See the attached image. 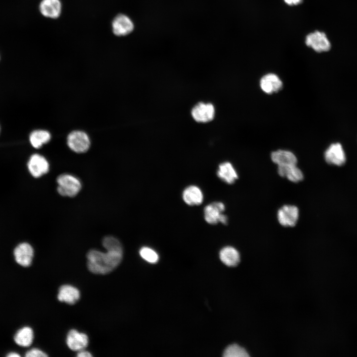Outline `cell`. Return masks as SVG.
<instances>
[{
    "label": "cell",
    "instance_id": "11",
    "mask_svg": "<svg viewBox=\"0 0 357 357\" xmlns=\"http://www.w3.org/2000/svg\"><path fill=\"white\" fill-rule=\"evenodd\" d=\"M113 33L117 36H126L134 29V24L131 19L126 15L119 14L112 22Z\"/></svg>",
    "mask_w": 357,
    "mask_h": 357
},
{
    "label": "cell",
    "instance_id": "27",
    "mask_svg": "<svg viewBox=\"0 0 357 357\" xmlns=\"http://www.w3.org/2000/svg\"><path fill=\"white\" fill-rule=\"evenodd\" d=\"M77 356L78 357H91L92 355L88 351L83 350L78 351Z\"/></svg>",
    "mask_w": 357,
    "mask_h": 357
},
{
    "label": "cell",
    "instance_id": "1",
    "mask_svg": "<svg viewBox=\"0 0 357 357\" xmlns=\"http://www.w3.org/2000/svg\"><path fill=\"white\" fill-rule=\"evenodd\" d=\"M122 255L123 249L107 250L106 252L92 249L87 254L88 268L94 274H108L119 264Z\"/></svg>",
    "mask_w": 357,
    "mask_h": 357
},
{
    "label": "cell",
    "instance_id": "2",
    "mask_svg": "<svg viewBox=\"0 0 357 357\" xmlns=\"http://www.w3.org/2000/svg\"><path fill=\"white\" fill-rule=\"evenodd\" d=\"M57 191L63 196L74 197L80 191L82 184L80 179L74 175L62 174L57 178Z\"/></svg>",
    "mask_w": 357,
    "mask_h": 357
},
{
    "label": "cell",
    "instance_id": "3",
    "mask_svg": "<svg viewBox=\"0 0 357 357\" xmlns=\"http://www.w3.org/2000/svg\"><path fill=\"white\" fill-rule=\"evenodd\" d=\"M225 205L222 202H214L205 206L204 209V216L206 222L211 225L221 223L227 225L228 218L223 213Z\"/></svg>",
    "mask_w": 357,
    "mask_h": 357
},
{
    "label": "cell",
    "instance_id": "18",
    "mask_svg": "<svg viewBox=\"0 0 357 357\" xmlns=\"http://www.w3.org/2000/svg\"><path fill=\"white\" fill-rule=\"evenodd\" d=\"M80 298V292L75 287L69 285L61 286L59 290L58 299L69 304H74Z\"/></svg>",
    "mask_w": 357,
    "mask_h": 357
},
{
    "label": "cell",
    "instance_id": "26",
    "mask_svg": "<svg viewBox=\"0 0 357 357\" xmlns=\"http://www.w3.org/2000/svg\"><path fill=\"white\" fill-rule=\"evenodd\" d=\"M48 355L38 349H32L26 352L25 357H46Z\"/></svg>",
    "mask_w": 357,
    "mask_h": 357
},
{
    "label": "cell",
    "instance_id": "21",
    "mask_svg": "<svg viewBox=\"0 0 357 357\" xmlns=\"http://www.w3.org/2000/svg\"><path fill=\"white\" fill-rule=\"evenodd\" d=\"M33 337L32 329L29 327H24L16 332L14 340L19 346L26 347L31 345Z\"/></svg>",
    "mask_w": 357,
    "mask_h": 357
},
{
    "label": "cell",
    "instance_id": "14",
    "mask_svg": "<svg viewBox=\"0 0 357 357\" xmlns=\"http://www.w3.org/2000/svg\"><path fill=\"white\" fill-rule=\"evenodd\" d=\"M271 159L278 166L295 165L298 163L297 158L294 153L287 150L279 149L272 152Z\"/></svg>",
    "mask_w": 357,
    "mask_h": 357
},
{
    "label": "cell",
    "instance_id": "25",
    "mask_svg": "<svg viewBox=\"0 0 357 357\" xmlns=\"http://www.w3.org/2000/svg\"><path fill=\"white\" fill-rule=\"evenodd\" d=\"M103 247L107 250L122 249L121 243L118 239L113 236H107L102 241Z\"/></svg>",
    "mask_w": 357,
    "mask_h": 357
},
{
    "label": "cell",
    "instance_id": "23",
    "mask_svg": "<svg viewBox=\"0 0 357 357\" xmlns=\"http://www.w3.org/2000/svg\"><path fill=\"white\" fill-rule=\"evenodd\" d=\"M225 357H247L246 351L237 344H232L226 348L223 353Z\"/></svg>",
    "mask_w": 357,
    "mask_h": 357
},
{
    "label": "cell",
    "instance_id": "19",
    "mask_svg": "<svg viewBox=\"0 0 357 357\" xmlns=\"http://www.w3.org/2000/svg\"><path fill=\"white\" fill-rule=\"evenodd\" d=\"M278 173L282 177L286 178L293 182H298L304 178L302 171L297 165L278 166Z\"/></svg>",
    "mask_w": 357,
    "mask_h": 357
},
{
    "label": "cell",
    "instance_id": "12",
    "mask_svg": "<svg viewBox=\"0 0 357 357\" xmlns=\"http://www.w3.org/2000/svg\"><path fill=\"white\" fill-rule=\"evenodd\" d=\"M34 250L28 243L23 242L17 245L14 250V255L16 262L23 267H28L32 263Z\"/></svg>",
    "mask_w": 357,
    "mask_h": 357
},
{
    "label": "cell",
    "instance_id": "5",
    "mask_svg": "<svg viewBox=\"0 0 357 357\" xmlns=\"http://www.w3.org/2000/svg\"><path fill=\"white\" fill-rule=\"evenodd\" d=\"M299 217L298 208L293 205H285L277 212V219L281 225L285 227H293L298 222Z\"/></svg>",
    "mask_w": 357,
    "mask_h": 357
},
{
    "label": "cell",
    "instance_id": "16",
    "mask_svg": "<svg viewBox=\"0 0 357 357\" xmlns=\"http://www.w3.org/2000/svg\"><path fill=\"white\" fill-rule=\"evenodd\" d=\"M61 4L60 0H43L40 4L41 13L45 17L57 18L60 14Z\"/></svg>",
    "mask_w": 357,
    "mask_h": 357
},
{
    "label": "cell",
    "instance_id": "20",
    "mask_svg": "<svg viewBox=\"0 0 357 357\" xmlns=\"http://www.w3.org/2000/svg\"><path fill=\"white\" fill-rule=\"evenodd\" d=\"M219 257L224 264L230 267L237 266L240 261L238 251L231 246L222 248L219 252Z\"/></svg>",
    "mask_w": 357,
    "mask_h": 357
},
{
    "label": "cell",
    "instance_id": "17",
    "mask_svg": "<svg viewBox=\"0 0 357 357\" xmlns=\"http://www.w3.org/2000/svg\"><path fill=\"white\" fill-rule=\"evenodd\" d=\"M182 199L189 206L199 205L203 202V194L199 187L190 185L183 190Z\"/></svg>",
    "mask_w": 357,
    "mask_h": 357
},
{
    "label": "cell",
    "instance_id": "22",
    "mask_svg": "<svg viewBox=\"0 0 357 357\" xmlns=\"http://www.w3.org/2000/svg\"><path fill=\"white\" fill-rule=\"evenodd\" d=\"M51 137V134L48 131L36 130L30 134L29 140L33 147L39 148L43 144L48 143Z\"/></svg>",
    "mask_w": 357,
    "mask_h": 357
},
{
    "label": "cell",
    "instance_id": "13",
    "mask_svg": "<svg viewBox=\"0 0 357 357\" xmlns=\"http://www.w3.org/2000/svg\"><path fill=\"white\" fill-rule=\"evenodd\" d=\"M66 344L70 350L79 351L84 350L87 346L88 338L85 334L72 329L67 334Z\"/></svg>",
    "mask_w": 357,
    "mask_h": 357
},
{
    "label": "cell",
    "instance_id": "15",
    "mask_svg": "<svg viewBox=\"0 0 357 357\" xmlns=\"http://www.w3.org/2000/svg\"><path fill=\"white\" fill-rule=\"evenodd\" d=\"M217 175L223 181L229 184L234 183L238 178L236 170L229 162L222 163L219 165Z\"/></svg>",
    "mask_w": 357,
    "mask_h": 357
},
{
    "label": "cell",
    "instance_id": "29",
    "mask_svg": "<svg viewBox=\"0 0 357 357\" xmlns=\"http://www.w3.org/2000/svg\"><path fill=\"white\" fill-rule=\"evenodd\" d=\"M6 357H20V355L14 352H11L9 353L7 355Z\"/></svg>",
    "mask_w": 357,
    "mask_h": 357
},
{
    "label": "cell",
    "instance_id": "8",
    "mask_svg": "<svg viewBox=\"0 0 357 357\" xmlns=\"http://www.w3.org/2000/svg\"><path fill=\"white\" fill-rule=\"evenodd\" d=\"M324 158L327 163L338 166L344 165L346 160L345 152L339 143L331 144L325 152Z\"/></svg>",
    "mask_w": 357,
    "mask_h": 357
},
{
    "label": "cell",
    "instance_id": "9",
    "mask_svg": "<svg viewBox=\"0 0 357 357\" xmlns=\"http://www.w3.org/2000/svg\"><path fill=\"white\" fill-rule=\"evenodd\" d=\"M259 86L262 91L265 93L272 94L282 89L283 82L277 74L269 73L263 75L261 78Z\"/></svg>",
    "mask_w": 357,
    "mask_h": 357
},
{
    "label": "cell",
    "instance_id": "7",
    "mask_svg": "<svg viewBox=\"0 0 357 357\" xmlns=\"http://www.w3.org/2000/svg\"><path fill=\"white\" fill-rule=\"evenodd\" d=\"M305 43L307 46L318 53L328 51L331 48L325 34L318 31L308 34L306 37Z\"/></svg>",
    "mask_w": 357,
    "mask_h": 357
},
{
    "label": "cell",
    "instance_id": "4",
    "mask_svg": "<svg viewBox=\"0 0 357 357\" xmlns=\"http://www.w3.org/2000/svg\"><path fill=\"white\" fill-rule=\"evenodd\" d=\"M67 145L73 151L82 153L86 152L90 146V141L87 134L81 131H73L67 137Z\"/></svg>",
    "mask_w": 357,
    "mask_h": 357
},
{
    "label": "cell",
    "instance_id": "6",
    "mask_svg": "<svg viewBox=\"0 0 357 357\" xmlns=\"http://www.w3.org/2000/svg\"><path fill=\"white\" fill-rule=\"evenodd\" d=\"M49 167L48 161L40 154H33L28 162L29 171L31 175L36 178L47 174L49 170Z\"/></svg>",
    "mask_w": 357,
    "mask_h": 357
},
{
    "label": "cell",
    "instance_id": "28",
    "mask_svg": "<svg viewBox=\"0 0 357 357\" xmlns=\"http://www.w3.org/2000/svg\"><path fill=\"white\" fill-rule=\"evenodd\" d=\"M284 1L290 5H297L302 2V0H284Z\"/></svg>",
    "mask_w": 357,
    "mask_h": 357
},
{
    "label": "cell",
    "instance_id": "10",
    "mask_svg": "<svg viewBox=\"0 0 357 357\" xmlns=\"http://www.w3.org/2000/svg\"><path fill=\"white\" fill-rule=\"evenodd\" d=\"M193 119L197 122H206L213 119L215 108L211 103H199L191 111Z\"/></svg>",
    "mask_w": 357,
    "mask_h": 357
},
{
    "label": "cell",
    "instance_id": "24",
    "mask_svg": "<svg viewBox=\"0 0 357 357\" xmlns=\"http://www.w3.org/2000/svg\"><path fill=\"white\" fill-rule=\"evenodd\" d=\"M140 256L146 261L155 264L157 263L159 259L158 253L152 248L143 246L139 250Z\"/></svg>",
    "mask_w": 357,
    "mask_h": 357
}]
</instances>
